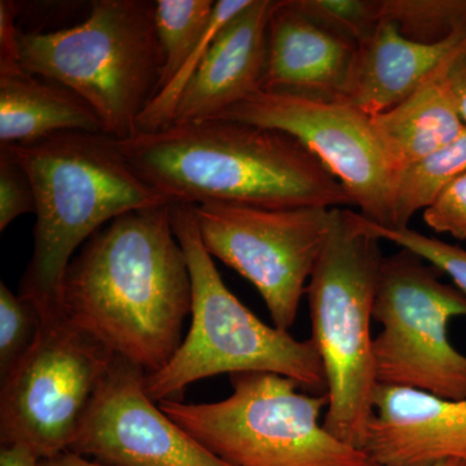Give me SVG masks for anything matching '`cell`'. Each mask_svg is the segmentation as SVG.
I'll return each instance as SVG.
<instances>
[{"instance_id":"6da1fadb","label":"cell","mask_w":466,"mask_h":466,"mask_svg":"<svg viewBox=\"0 0 466 466\" xmlns=\"http://www.w3.org/2000/svg\"><path fill=\"white\" fill-rule=\"evenodd\" d=\"M191 309V278L170 204L116 218L86 242L64 280L67 319L147 375L182 345Z\"/></svg>"},{"instance_id":"7a4b0ae2","label":"cell","mask_w":466,"mask_h":466,"mask_svg":"<svg viewBox=\"0 0 466 466\" xmlns=\"http://www.w3.org/2000/svg\"><path fill=\"white\" fill-rule=\"evenodd\" d=\"M116 144L168 204L352 205L341 183L302 143L272 128L228 118L171 122Z\"/></svg>"},{"instance_id":"3957f363","label":"cell","mask_w":466,"mask_h":466,"mask_svg":"<svg viewBox=\"0 0 466 466\" xmlns=\"http://www.w3.org/2000/svg\"><path fill=\"white\" fill-rule=\"evenodd\" d=\"M5 147L35 193L33 254L20 296L39 314L63 311L64 280L76 250L116 218L168 202L144 182L108 134L63 131Z\"/></svg>"},{"instance_id":"277c9868","label":"cell","mask_w":466,"mask_h":466,"mask_svg":"<svg viewBox=\"0 0 466 466\" xmlns=\"http://www.w3.org/2000/svg\"><path fill=\"white\" fill-rule=\"evenodd\" d=\"M380 241L360 213L332 208L329 235L306 289L311 339L327 380L323 425L359 450L379 386L370 320L383 259Z\"/></svg>"},{"instance_id":"5b68a950","label":"cell","mask_w":466,"mask_h":466,"mask_svg":"<svg viewBox=\"0 0 466 466\" xmlns=\"http://www.w3.org/2000/svg\"><path fill=\"white\" fill-rule=\"evenodd\" d=\"M170 216L191 278L192 323L167 366L146 375L149 397L156 403L177 400L193 382L242 372L276 373L305 390L327 394L314 341H299L263 323L226 287L201 240L193 205L170 204Z\"/></svg>"},{"instance_id":"8992f818","label":"cell","mask_w":466,"mask_h":466,"mask_svg":"<svg viewBox=\"0 0 466 466\" xmlns=\"http://www.w3.org/2000/svg\"><path fill=\"white\" fill-rule=\"evenodd\" d=\"M156 2L96 0L78 25L18 34L21 66L66 86L94 109L104 133L126 140L156 96L164 58Z\"/></svg>"},{"instance_id":"52a82bcc","label":"cell","mask_w":466,"mask_h":466,"mask_svg":"<svg viewBox=\"0 0 466 466\" xmlns=\"http://www.w3.org/2000/svg\"><path fill=\"white\" fill-rule=\"evenodd\" d=\"M229 379L232 394L226 400H168L158 406L232 466H376L320 424L327 394H303L294 380L276 373H233Z\"/></svg>"},{"instance_id":"ba28073f","label":"cell","mask_w":466,"mask_h":466,"mask_svg":"<svg viewBox=\"0 0 466 466\" xmlns=\"http://www.w3.org/2000/svg\"><path fill=\"white\" fill-rule=\"evenodd\" d=\"M441 272L412 251L383 257L373 319L379 385L466 400V355L450 341L452 319L466 318V296L441 283Z\"/></svg>"},{"instance_id":"9c48e42d","label":"cell","mask_w":466,"mask_h":466,"mask_svg":"<svg viewBox=\"0 0 466 466\" xmlns=\"http://www.w3.org/2000/svg\"><path fill=\"white\" fill-rule=\"evenodd\" d=\"M39 315L38 339L2 381L0 444L45 460L69 450L116 355L64 311Z\"/></svg>"},{"instance_id":"30bf717a","label":"cell","mask_w":466,"mask_h":466,"mask_svg":"<svg viewBox=\"0 0 466 466\" xmlns=\"http://www.w3.org/2000/svg\"><path fill=\"white\" fill-rule=\"evenodd\" d=\"M193 207L208 254L250 281L265 300L274 327L288 332L329 235L332 208L226 202Z\"/></svg>"},{"instance_id":"8fae6325","label":"cell","mask_w":466,"mask_h":466,"mask_svg":"<svg viewBox=\"0 0 466 466\" xmlns=\"http://www.w3.org/2000/svg\"><path fill=\"white\" fill-rule=\"evenodd\" d=\"M217 118L290 135L341 183L361 216L391 228L397 171L370 116L354 104L259 90Z\"/></svg>"},{"instance_id":"7c38bea8","label":"cell","mask_w":466,"mask_h":466,"mask_svg":"<svg viewBox=\"0 0 466 466\" xmlns=\"http://www.w3.org/2000/svg\"><path fill=\"white\" fill-rule=\"evenodd\" d=\"M146 375L116 357L67 451L110 466H232L156 406Z\"/></svg>"},{"instance_id":"4fadbf2b","label":"cell","mask_w":466,"mask_h":466,"mask_svg":"<svg viewBox=\"0 0 466 466\" xmlns=\"http://www.w3.org/2000/svg\"><path fill=\"white\" fill-rule=\"evenodd\" d=\"M361 451L376 466L466 461V400L379 385Z\"/></svg>"},{"instance_id":"5bb4252c","label":"cell","mask_w":466,"mask_h":466,"mask_svg":"<svg viewBox=\"0 0 466 466\" xmlns=\"http://www.w3.org/2000/svg\"><path fill=\"white\" fill-rule=\"evenodd\" d=\"M280 3L251 0L220 30L184 87L171 122L217 118L262 90L269 23Z\"/></svg>"},{"instance_id":"9a60e30c","label":"cell","mask_w":466,"mask_h":466,"mask_svg":"<svg viewBox=\"0 0 466 466\" xmlns=\"http://www.w3.org/2000/svg\"><path fill=\"white\" fill-rule=\"evenodd\" d=\"M359 46L300 14L281 0L268 27L262 90L306 99L346 100L354 79Z\"/></svg>"},{"instance_id":"2e32d148","label":"cell","mask_w":466,"mask_h":466,"mask_svg":"<svg viewBox=\"0 0 466 466\" xmlns=\"http://www.w3.org/2000/svg\"><path fill=\"white\" fill-rule=\"evenodd\" d=\"M466 50V29L446 41H410L390 21L359 46L354 79L346 101L375 116L394 108Z\"/></svg>"},{"instance_id":"e0dca14e","label":"cell","mask_w":466,"mask_h":466,"mask_svg":"<svg viewBox=\"0 0 466 466\" xmlns=\"http://www.w3.org/2000/svg\"><path fill=\"white\" fill-rule=\"evenodd\" d=\"M63 131L104 133L94 109L66 86L24 72L0 76V146Z\"/></svg>"},{"instance_id":"ac0fdd59","label":"cell","mask_w":466,"mask_h":466,"mask_svg":"<svg viewBox=\"0 0 466 466\" xmlns=\"http://www.w3.org/2000/svg\"><path fill=\"white\" fill-rule=\"evenodd\" d=\"M447 66L394 108L370 116L397 174L452 143L465 130L447 85Z\"/></svg>"},{"instance_id":"d6986e66","label":"cell","mask_w":466,"mask_h":466,"mask_svg":"<svg viewBox=\"0 0 466 466\" xmlns=\"http://www.w3.org/2000/svg\"><path fill=\"white\" fill-rule=\"evenodd\" d=\"M466 173V127L458 139L398 171L392 189L391 229L408 228L453 180Z\"/></svg>"},{"instance_id":"ffe728a7","label":"cell","mask_w":466,"mask_h":466,"mask_svg":"<svg viewBox=\"0 0 466 466\" xmlns=\"http://www.w3.org/2000/svg\"><path fill=\"white\" fill-rule=\"evenodd\" d=\"M214 0H157L155 7L156 34L164 66L156 95L188 63L213 21Z\"/></svg>"},{"instance_id":"44dd1931","label":"cell","mask_w":466,"mask_h":466,"mask_svg":"<svg viewBox=\"0 0 466 466\" xmlns=\"http://www.w3.org/2000/svg\"><path fill=\"white\" fill-rule=\"evenodd\" d=\"M381 21L410 41H446L466 29V0H381Z\"/></svg>"},{"instance_id":"7402d4cb","label":"cell","mask_w":466,"mask_h":466,"mask_svg":"<svg viewBox=\"0 0 466 466\" xmlns=\"http://www.w3.org/2000/svg\"><path fill=\"white\" fill-rule=\"evenodd\" d=\"M41 315L30 300L0 285V380H5L38 339Z\"/></svg>"},{"instance_id":"603a6c76","label":"cell","mask_w":466,"mask_h":466,"mask_svg":"<svg viewBox=\"0 0 466 466\" xmlns=\"http://www.w3.org/2000/svg\"><path fill=\"white\" fill-rule=\"evenodd\" d=\"M291 5L319 25L358 46L381 24V0H291Z\"/></svg>"},{"instance_id":"cb8c5ba5","label":"cell","mask_w":466,"mask_h":466,"mask_svg":"<svg viewBox=\"0 0 466 466\" xmlns=\"http://www.w3.org/2000/svg\"><path fill=\"white\" fill-rule=\"evenodd\" d=\"M370 231L381 240L394 242L401 249L412 251L431 263L441 274L450 276L455 287L466 296V250L456 245L422 235L415 229H391L377 226L367 219Z\"/></svg>"},{"instance_id":"d4e9b609","label":"cell","mask_w":466,"mask_h":466,"mask_svg":"<svg viewBox=\"0 0 466 466\" xmlns=\"http://www.w3.org/2000/svg\"><path fill=\"white\" fill-rule=\"evenodd\" d=\"M27 213H35L32 180L12 150L0 146V231Z\"/></svg>"},{"instance_id":"484cf974","label":"cell","mask_w":466,"mask_h":466,"mask_svg":"<svg viewBox=\"0 0 466 466\" xmlns=\"http://www.w3.org/2000/svg\"><path fill=\"white\" fill-rule=\"evenodd\" d=\"M424 220L435 232L466 240V173L453 180L424 210Z\"/></svg>"},{"instance_id":"4316f807","label":"cell","mask_w":466,"mask_h":466,"mask_svg":"<svg viewBox=\"0 0 466 466\" xmlns=\"http://www.w3.org/2000/svg\"><path fill=\"white\" fill-rule=\"evenodd\" d=\"M24 5L15 0L0 2V76L24 72L16 20Z\"/></svg>"},{"instance_id":"83f0119b","label":"cell","mask_w":466,"mask_h":466,"mask_svg":"<svg viewBox=\"0 0 466 466\" xmlns=\"http://www.w3.org/2000/svg\"><path fill=\"white\" fill-rule=\"evenodd\" d=\"M446 81L460 118L466 126V50L460 52L447 66Z\"/></svg>"},{"instance_id":"f1b7e54d","label":"cell","mask_w":466,"mask_h":466,"mask_svg":"<svg viewBox=\"0 0 466 466\" xmlns=\"http://www.w3.org/2000/svg\"><path fill=\"white\" fill-rule=\"evenodd\" d=\"M39 459L21 446L2 447L0 466H38Z\"/></svg>"},{"instance_id":"f546056e","label":"cell","mask_w":466,"mask_h":466,"mask_svg":"<svg viewBox=\"0 0 466 466\" xmlns=\"http://www.w3.org/2000/svg\"><path fill=\"white\" fill-rule=\"evenodd\" d=\"M38 466H110L103 464V462L96 461L86 458V456L79 455V453L72 452V451H66V452L58 453L54 458L39 460Z\"/></svg>"},{"instance_id":"4dcf8cb0","label":"cell","mask_w":466,"mask_h":466,"mask_svg":"<svg viewBox=\"0 0 466 466\" xmlns=\"http://www.w3.org/2000/svg\"><path fill=\"white\" fill-rule=\"evenodd\" d=\"M433 466H466V461H462V460H444V461L438 462Z\"/></svg>"}]
</instances>
